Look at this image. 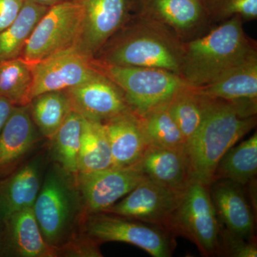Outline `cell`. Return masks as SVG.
<instances>
[{
  "label": "cell",
  "instance_id": "cell-1",
  "mask_svg": "<svg viewBox=\"0 0 257 257\" xmlns=\"http://www.w3.org/2000/svg\"><path fill=\"white\" fill-rule=\"evenodd\" d=\"M256 99L212 98L205 119L186 145L193 178L211 183L223 155L256 126Z\"/></svg>",
  "mask_w": 257,
  "mask_h": 257
},
{
  "label": "cell",
  "instance_id": "cell-2",
  "mask_svg": "<svg viewBox=\"0 0 257 257\" xmlns=\"http://www.w3.org/2000/svg\"><path fill=\"white\" fill-rule=\"evenodd\" d=\"M242 23L240 17H232L207 35L183 42L179 76L189 87L210 84L257 55Z\"/></svg>",
  "mask_w": 257,
  "mask_h": 257
},
{
  "label": "cell",
  "instance_id": "cell-3",
  "mask_svg": "<svg viewBox=\"0 0 257 257\" xmlns=\"http://www.w3.org/2000/svg\"><path fill=\"white\" fill-rule=\"evenodd\" d=\"M33 211L44 239L58 254L78 236L86 215L75 176L55 164L42 181Z\"/></svg>",
  "mask_w": 257,
  "mask_h": 257
},
{
  "label": "cell",
  "instance_id": "cell-4",
  "mask_svg": "<svg viewBox=\"0 0 257 257\" xmlns=\"http://www.w3.org/2000/svg\"><path fill=\"white\" fill-rule=\"evenodd\" d=\"M183 42L164 25L139 15L138 21L106 49L100 63L150 67L178 74Z\"/></svg>",
  "mask_w": 257,
  "mask_h": 257
},
{
  "label": "cell",
  "instance_id": "cell-5",
  "mask_svg": "<svg viewBox=\"0 0 257 257\" xmlns=\"http://www.w3.org/2000/svg\"><path fill=\"white\" fill-rule=\"evenodd\" d=\"M94 64L121 89L130 109L139 116L168 104L188 86L178 74L164 69Z\"/></svg>",
  "mask_w": 257,
  "mask_h": 257
},
{
  "label": "cell",
  "instance_id": "cell-6",
  "mask_svg": "<svg viewBox=\"0 0 257 257\" xmlns=\"http://www.w3.org/2000/svg\"><path fill=\"white\" fill-rule=\"evenodd\" d=\"M221 224L211 201L209 186L194 179L184 190L167 230L187 238L202 256H219Z\"/></svg>",
  "mask_w": 257,
  "mask_h": 257
},
{
  "label": "cell",
  "instance_id": "cell-7",
  "mask_svg": "<svg viewBox=\"0 0 257 257\" xmlns=\"http://www.w3.org/2000/svg\"><path fill=\"white\" fill-rule=\"evenodd\" d=\"M80 233L99 245L130 243L155 257L172 256L176 246L175 236L165 228L108 212L86 214Z\"/></svg>",
  "mask_w": 257,
  "mask_h": 257
},
{
  "label": "cell",
  "instance_id": "cell-8",
  "mask_svg": "<svg viewBox=\"0 0 257 257\" xmlns=\"http://www.w3.org/2000/svg\"><path fill=\"white\" fill-rule=\"evenodd\" d=\"M82 25V8L76 0L50 7L37 24L21 57L33 64L77 47Z\"/></svg>",
  "mask_w": 257,
  "mask_h": 257
},
{
  "label": "cell",
  "instance_id": "cell-9",
  "mask_svg": "<svg viewBox=\"0 0 257 257\" xmlns=\"http://www.w3.org/2000/svg\"><path fill=\"white\" fill-rule=\"evenodd\" d=\"M138 165L124 168L111 167L75 176L86 214L103 212L127 195L147 178Z\"/></svg>",
  "mask_w": 257,
  "mask_h": 257
},
{
  "label": "cell",
  "instance_id": "cell-10",
  "mask_svg": "<svg viewBox=\"0 0 257 257\" xmlns=\"http://www.w3.org/2000/svg\"><path fill=\"white\" fill-rule=\"evenodd\" d=\"M184 192L174 190L147 177L122 200L103 212L157 225L167 230Z\"/></svg>",
  "mask_w": 257,
  "mask_h": 257
},
{
  "label": "cell",
  "instance_id": "cell-11",
  "mask_svg": "<svg viewBox=\"0 0 257 257\" xmlns=\"http://www.w3.org/2000/svg\"><path fill=\"white\" fill-rule=\"evenodd\" d=\"M31 66L33 74L31 100L42 93L67 90L76 87L91 78L98 71L93 60L76 47Z\"/></svg>",
  "mask_w": 257,
  "mask_h": 257
},
{
  "label": "cell",
  "instance_id": "cell-12",
  "mask_svg": "<svg viewBox=\"0 0 257 257\" xmlns=\"http://www.w3.org/2000/svg\"><path fill=\"white\" fill-rule=\"evenodd\" d=\"M82 8V25L76 48L93 60L124 23L130 0H76Z\"/></svg>",
  "mask_w": 257,
  "mask_h": 257
},
{
  "label": "cell",
  "instance_id": "cell-13",
  "mask_svg": "<svg viewBox=\"0 0 257 257\" xmlns=\"http://www.w3.org/2000/svg\"><path fill=\"white\" fill-rule=\"evenodd\" d=\"M66 91L73 110L90 121L104 123L131 110L121 89L99 70L85 82Z\"/></svg>",
  "mask_w": 257,
  "mask_h": 257
},
{
  "label": "cell",
  "instance_id": "cell-14",
  "mask_svg": "<svg viewBox=\"0 0 257 257\" xmlns=\"http://www.w3.org/2000/svg\"><path fill=\"white\" fill-rule=\"evenodd\" d=\"M211 201L221 224L228 231L248 240H256L254 211L245 186L226 179L209 185Z\"/></svg>",
  "mask_w": 257,
  "mask_h": 257
},
{
  "label": "cell",
  "instance_id": "cell-15",
  "mask_svg": "<svg viewBox=\"0 0 257 257\" xmlns=\"http://www.w3.org/2000/svg\"><path fill=\"white\" fill-rule=\"evenodd\" d=\"M0 256H58L44 239L33 208L17 211L2 221Z\"/></svg>",
  "mask_w": 257,
  "mask_h": 257
},
{
  "label": "cell",
  "instance_id": "cell-16",
  "mask_svg": "<svg viewBox=\"0 0 257 257\" xmlns=\"http://www.w3.org/2000/svg\"><path fill=\"white\" fill-rule=\"evenodd\" d=\"M43 157H35L26 165L0 177V219L33 208L42 184Z\"/></svg>",
  "mask_w": 257,
  "mask_h": 257
},
{
  "label": "cell",
  "instance_id": "cell-17",
  "mask_svg": "<svg viewBox=\"0 0 257 257\" xmlns=\"http://www.w3.org/2000/svg\"><path fill=\"white\" fill-rule=\"evenodd\" d=\"M102 124L110 145L113 167L138 165L150 146L140 116L130 110Z\"/></svg>",
  "mask_w": 257,
  "mask_h": 257
},
{
  "label": "cell",
  "instance_id": "cell-18",
  "mask_svg": "<svg viewBox=\"0 0 257 257\" xmlns=\"http://www.w3.org/2000/svg\"><path fill=\"white\" fill-rule=\"evenodd\" d=\"M139 15L164 25L177 36L197 30L207 19L202 0H135Z\"/></svg>",
  "mask_w": 257,
  "mask_h": 257
},
{
  "label": "cell",
  "instance_id": "cell-19",
  "mask_svg": "<svg viewBox=\"0 0 257 257\" xmlns=\"http://www.w3.org/2000/svg\"><path fill=\"white\" fill-rule=\"evenodd\" d=\"M138 165L149 179L179 192L194 179L186 150L149 146Z\"/></svg>",
  "mask_w": 257,
  "mask_h": 257
},
{
  "label": "cell",
  "instance_id": "cell-20",
  "mask_svg": "<svg viewBox=\"0 0 257 257\" xmlns=\"http://www.w3.org/2000/svg\"><path fill=\"white\" fill-rule=\"evenodd\" d=\"M38 140L28 105L15 106L0 133V177L11 172Z\"/></svg>",
  "mask_w": 257,
  "mask_h": 257
},
{
  "label": "cell",
  "instance_id": "cell-21",
  "mask_svg": "<svg viewBox=\"0 0 257 257\" xmlns=\"http://www.w3.org/2000/svg\"><path fill=\"white\" fill-rule=\"evenodd\" d=\"M204 95L226 101L257 98V55L231 69L210 84L194 88Z\"/></svg>",
  "mask_w": 257,
  "mask_h": 257
},
{
  "label": "cell",
  "instance_id": "cell-22",
  "mask_svg": "<svg viewBox=\"0 0 257 257\" xmlns=\"http://www.w3.org/2000/svg\"><path fill=\"white\" fill-rule=\"evenodd\" d=\"M48 7L25 0L14 22L0 32V61L21 57L27 42Z\"/></svg>",
  "mask_w": 257,
  "mask_h": 257
},
{
  "label": "cell",
  "instance_id": "cell-23",
  "mask_svg": "<svg viewBox=\"0 0 257 257\" xmlns=\"http://www.w3.org/2000/svg\"><path fill=\"white\" fill-rule=\"evenodd\" d=\"M28 106L37 130L50 141L73 110L66 90L42 93L34 97Z\"/></svg>",
  "mask_w": 257,
  "mask_h": 257
},
{
  "label": "cell",
  "instance_id": "cell-24",
  "mask_svg": "<svg viewBox=\"0 0 257 257\" xmlns=\"http://www.w3.org/2000/svg\"><path fill=\"white\" fill-rule=\"evenodd\" d=\"M211 101L210 96L200 94L194 88L187 86L167 104V109L178 125L186 143L200 127Z\"/></svg>",
  "mask_w": 257,
  "mask_h": 257
},
{
  "label": "cell",
  "instance_id": "cell-25",
  "mask_svg": "<svg viewBox=\"0 0 257 257\" xmlns=\"http://www.w3.org/2000/svg\"><path fill=\"white\" fill-rule=\"evenodd\" d=\"M257 174V135L233 146L223 155L216 166L214 179H226L246 185Z\"/></svg>",
  "mask_w": 257,
  "mask_h": 257
},
{
  "label": "cell",
  "instance_id": "cell-26",
  "mask_svg": "<svg viewBox=\"0 0 257 257\" xmlns=\"http://www.w3.org/2000/svg\"><path fill=\"white\" fill-rule=\"evenodd\" d=\"M111 167H113L112 155L102 123L84 118L79 153L78 173Z\"/></svg>",
  "mask_w": 257,
  "mask_h": 257
},
{
  "label": "cell",
  "instance_id": "cell-27",
  "mask_svg": "<svg viewBox=\"0 0 257 257\" xmlns=\"http://www.w3.org/2000/svg\"><path fill=\"white\" fill-rule=\"evenodd\" d=\"M84 118L72 110L55 134L52 154L56 164L71 175L78 173V158Z\"/></svg>",
  "mask_w": 257,
  "mask_h": 257
},
{
  "label": "cell",
  "instance_id": "cell-28",
  "mask_svg": "<svg viewBox=\"0 0 257 257\" xmlns=\"http://www.w3.org/2000/svg\"><path fill=\"white\" fill-rule=\"evenodd\" d=\"M33 74L31 64L22 57L0 61V96L15 106L31 101Z\"/></svg>",
  "mask_w": 257,
  "mask_h": 257
},
{
  "label": "cell",
  "instance_id": "cell-29",
  "mask_svg": "<svg viewBox=\"0 0 257 257\" xmlns=\"http://www.w3.org/2000/svg\"><path fill=\"white\" fill-rule=\"evenodd\" d=\"M150 146L186 150L185 139L167 109V104L140 116Z\"/></svg>",
  "mask_w": 257,
  "mask_h": 257
},
{
  "label": "cell",
  "instance_id": "cell-30",
  "mask_svg": "<svg viewBox=\"0 0 257 257\" xmlns=\"http://www.w3.org/2000/svg\"><path fill=\"white\" fill-rule=\"evenodd\" d=\"M208 18L225 21L234 16L243 20L257 18V0H202Z\"/></svg>",
  "mask_w": 257,
  "mask_h": 257
},
{
  "label": "cell",
  "instance_id": "cell-31",
  "mask_svg": "<svg viewBox=\"0 0 257 257\" xmlns=\"http://www.w3.org/2000/svg\"><path fill=\"white\" fill-rule=\"evenodd\" d=\"M219 256L256 257V240H248L228 231L221 225Z\"/></svg>",
  "mask_w": 257,
  "mask_h": 257
},
{
  "label": "cell",
  "instance_id": "cell-32",
  "mask_svg": "<svg viewBox=\"0 0 257 257\" xmlns=\"http://www.w3.org/2000/svg\"><path fill=\"white\" fill-rule=\"evenodd\" d=\"M25 2V0H0V32L15 21Z\"/></svg>",
  "mask_w": 257,
  "mask_h": 257
},
{
  "label": "cell",
  "instance_id": "cell-33",
  "mask_svg": "<svg viewBox=\"0 0 257 257\" xmlns=\"http://www.w3.org/2000/svg\"><path fill=\"white\" fill-rule=\"evenodd\" d=\"M14 104L0 96V133L15 108Z\"/></svg>",
  "mask_w": 257,
  "mask_h": 257
},
{
  "label": "cell",
  "instance_id": "cell-34",
  "mask_svg": "<svg viewBox=\"0 0 257 257\" xmlns=\"http://www.w3.org/2000/svg\"><path fill=\"white\" fill-rule=\"evenodd\" d=\"M30 1L50 8V7L53 6V5L60 4V3H64V2L71 1V0H30Z\"/></svg>",
  "mask_w": 257,
  "mask_h": 257
},
{
  "label": "cell",
  "instance_id": "cell-35",
  "mask_svg": "<svg viewBox=\"0 0 257 257\" xmlns=\"http://www.w3.org/2000/svg\"><path fill=\"white\" fill-rule=\"evenodd\" d=\"M1 228H2V221L0 219V233H1Z\"/></svg>",
  "mask_w": 257,
  "mask_h": 257
}]
</instances>
